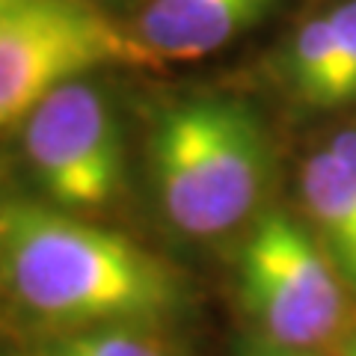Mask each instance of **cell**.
Masks as SVG:
<instances>
[{"mask_svg":"<svg viewBox=\"0 0 356 356\" xmlns=\"http://www.w3.org/2000/svg\"><path fill=\"white\" fill-rule=\"evenodd\" d=\"M259 356H300V353H297V350H285V348H282L280 353H276V350H267V353H259Z\"/></svg>","mask_w":356,"mask_h":356,"instance_id":"cell-13","label":"cell"},{"mask_svg":"<svg viewBox=\"0 0 356 356\" xmlns=\"http://www.w3.org/2000/svg\"><path fill=\"white\" fill-rule=\"evenodd\" d=\"M146 63L134 36L74 0H30L0 13V128L54 89L104 63Z\"/></svg>","mask_w":356,"mask_h":356,"instance_id":"cell-3","label":"cell"},{"mask_svg":"<svg viewBox=\"0 0 356 356\" xmlns=\"http://www.w3.org/2000/svg\"><path fill=\"white\" fill-rule=\"evenodd\" d=\"M44 356H172L170 348L154 336L125 327H104L86 330L77 336L60 339L51 344Z\"/></svg>","mask_w":356,"mask_h":356,"instance_id":"cell-9","label":"cell"},{"mask_svg":"<svg viewBox=\"0 0 356 356\" xmlns=\"http://www.w3.org/2000/svg\"><path fill=\"white\" fill-rule=\"evenodd\" d=\"M303 199L318 241L341 280L356 288V193L330 149L309 154L303 166Z\"/></svg>","mask_w":356,"mask_h":356,"instance_id":"cell-7","label":"cell"},{"mask_svg":"<svg viewBox=\"0 0 356 356\" xmlns=\"http://www.w3.org/2000/svg\"><path fill=\"white\" fill-rule=\"evenodd\" d=\"M24 152L44 193L63 208L107 205L122 187V131L92 83L60 89L27 116Z\"/></svg>","mask_w":356,"mask_h":356,"instance_id":"cell-5","label":"cell"},{"mask_svg":"<svg viewBox=\"0 0 356 356\" xmlns=\"http://www.w3.org/2000/svg\"><path fill=\"white\" fill-rule=\"evenodd\" d=\"M288 83L300 95V102L312 107H332L336 86V30L330 13L306 21L294 33L285 54Z\"/></svg>","mask_w":356,"mask_h":356,"instance_id":"cell-8","label":"cell"},{"mask_svg":"<svg viewBox=\"0 0 356 356\" xmlns=\"http://www.w3.org/2000/svg\"><path fill=\"white\" fill-rule=\"evenodd\" d=\"M267 163L261 122L229 98L172 104L152 131L163 214L193 238L222 235L252 214L267 184Z\"/></svg>","mask_w":356,"mask_h":356,"instance_id":"cell-2","label":"cell"},{"mask_svg":"<svg viewBox=\"0 0 356 356\" xmlns=\"http://www.w3.org/2000/svg\"><path fill=\"white\" fill-rule=\"evenodd\" d=\"M21 3H30V0H0V13H9V9H15Z\"/></svg>","mask_w":356,"mask_h":356,"instance_id":"cell-12","label":"cell"},{"mask_svg":"<svg viewBox=\"0 0 356 356\" xmlns=\"http://www.w3.org/2000/svg\"><path fill=\"white\" fill-rule=\"evenodd\" d=\"M336 30V86L332 107L356 102V0H344L330 13Z\"/></svg>","mask_w":356,"mask_h":356,"instance_id":"cell-10","label":"cell"},{"mask_svg":"<svg viewBox=\"0 0 356 356\" xmlns=\"http://www.w3.org/2000/svg\"><path fill=\"white\" fill-rule=\"evenodd\" d=\"M280 0H152L137 21L146 60H199L247 33Z\"/></svg>","mask_w":356,"mask_h":356,"instance_id":"cell-6","label":"cell"},{"mask_svg":"<svg viewBox=\"0 0 356 356\" xmlns=\"http://www.w3.org/2000/svg\"><path fill=\"white\" fill-rule=\"evenodd\" d=\"M241 294L285 350L315 348L341 324V273L318 238L282 211L264 214L241 250Z\"/></svg>","mask_w":356,"mask_h":356,"instance_id":"cell-4","label":"cell"},{"mask_svg":"<svg viewBox=\"0 0 356 356\" xmlns=\"http://www.w3.org/2000/svg\"><path fill=\"white\" fill-rule=\"evenodd\" d=\"M0 259L21 303L60 324H137L178 303V280L158 255L33 202L0 211Z\"/></svg>","mask_w":356,"mask_h":356,"instance_id":"cell-1","label":"cell"},{"mask_svg":"<svg viewBox=\"0 0 356 356\" xmlns=\"http://www.w3.org/2000/svg\"><path fill=\"white\" fill-rule=\"evenodd\" d=\"M332 154H336V161L341 163V170L348 172V181L353 187V193H356V128H344L339 131L336 137L330 140V146H327Z\"/></svg>","mask_w":356,"mask_h":356,"instance_id":"cell-11","label":"cell"}]
</instances>
